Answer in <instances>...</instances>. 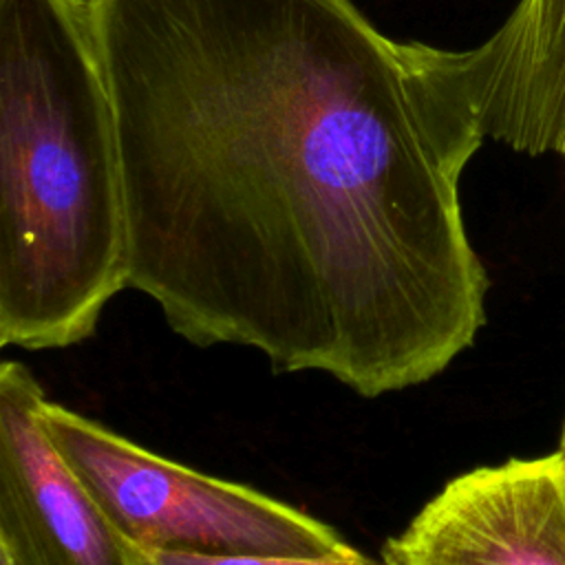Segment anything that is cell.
Segmentation results:
<instances>
[{
    "label": "cell",
    "instance_id": "obj_7",
    "mask_svg": "<svg viewBox=\"0 0 565 565\" xmlns=\"http://www.w3.org/2000/svg\"><path fill=\"white\" fill-rule=\"evenodd\" d=\"M121 565H382L358 547L331 556H265V554H225L179 547H154L117 536Z\"/></svg>",
    "mask_w": 565,
    "mask_h": 565
},
{
    "label": "cell",
    "instance_id": "obj_5",
    "mask_svg": "<svg viewBox=\"0 0 565 565\" xmlns=\"http://www.w3.org/2000/svg\"><path fill=\"white\" fill-rule=\"evenodd\" d=\"M44 397L22 362L0 364V556L11 565H121L115 534L44 433Z\"/></svg>",
    "mask_w": 565,
    "mask_h": 565
},
{
    "label": "cell",
    "instance_id": "obj_1",
    "mask_svg": "<svg viewBox=\"0 0 565 565\" xmlns=\"http://www.w3.org/2000/svg\"><path fill=\"white\" fill-rule=\"evenodd\" d=\"M121 157L128 289L194 347L360 397L486 322L459 181L486 141L461 51L353 0H86Z\"/></svg>",
    "mask_w": 565,
    "mask_h": 565
},
{
    "label": "cell",
    "instance_id": "obj_8",
    "mask_svg": "<svg viewBox=\"0 0 565 565\" xmlns=\"http://www.w3.org/2000/svg\"><path fill=\"white\" fill-rule=\"evenodd\" d=\"M558 452H561L563 459H565V426H563V437H561V448H558Z\"/></svg>",
    "mask_w": 565,
    "mask_h": 565
},
{
    "label": "cell",
    "instance_id": "obj_9",
    "mask_svg": "<svg viewBox=\"0 0 565 565\" xmlns=\"http://www.w3.org/2000/svg\"><path fill=\"white\" fill-rule=\"evenodd\" d=\"M0 565H11V563H9L7 558H2V556H0Z\"/></svg>",
    "mask_w": 565,
    "mask_h": 565
},
{
    "label": "cell",
    "instance_id": "obj_6",
    "mask_svg": "<svg viewBox=\"0 0 565 565\" xmlns=\"http://www.w3.org/2000/svg\"><path fill=\"white\" fill-rule=\"evenodd\" d=\"M463 62L486 137L565 154V0H519Z\"/></svg>",
    "mask_w": 565,
    "mask_h": 565
},
{
    "label": "cell",
    "instance_id": "obj_2",
    "mask_svg": "<svg viewBox=\"0 0 565 565\" xmlns=\"http://www.w3.org/2000/svg\"><path fill=\"white\" fill-rule=\"evenodd\" d=\"M128 289L119 137L86 0H0V344L88 340Z\"/></svg>",
    "mask_w": 565,
    "mask_h": 565
},
{
    "label": "cell",
    "instance_id": "obj_4",
    "mask_svg": "<svg viewBox=\"0 0 565 565\" xmlns=\"http://www.w3.org/2000/svg\"><path fill=\"white\" fill-rule=\"evenodd\" d=\"M382 565H565V459H508L450 479L380 552Z\"/></svg>",
    "mask_w": 565,
    "mask_h": 565
},
{
    "label": "cell",
    "instance_id": "obj_3",
    "mask_svg": "<svg viewBox=\"0 0 565 565\" xmlns=\"http://www.w3.org/2000/svg\"><path fill=\"white\" fill-rule=\"evenodd\" d=\"M40 422L117 536L225 554L311 558L353 550L305 510L166 459L49 397L40 404Z\"/></svg>",
    "mask_w": 565,
    "mask_h": 565
}]
</instances>
